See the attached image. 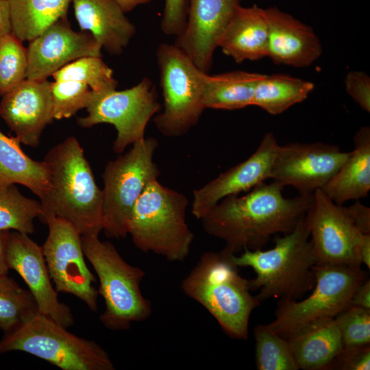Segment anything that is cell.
Masks as SVG:
<instances>
[{
	"label": "cell",
	"instance_id": "1",
	"mask_svg": "<svg viewBox=\"0 0 370 370\" xmlns=\"http://www.w3.org/2000/svg\"><path fill=\"white\" fill-rule=\"evenodd\" d=\"M284 187L264 182L243 196L225 197L201 218L204 231L234 254L262 249L271 236L292 232L312 204L313 194L286 198Z\"/></svg>",
	"mask_w": 370,
	"mask_h": 370
},
{
	"label": "cell",
	"instance_id": "2",
	"mask_svg": "<svg viewBox=\"0 0 370 370\" xmlns=\"http://www.w3.org/2000/svg\"><path fill=\"white\" fill-rule=\"evenodd\" d=\"M44 161L49 188L40 201L43 217L51 214L70 223L81 234L103 230V193L97 186L83 148L75 136L51 147Z\"/></svg>",
	"mask_w": 370,
	"mask_h": 370
},
{
	"label": "cell",
	"instance_id": "3",
	"mask_svg": "<svg viewBox=\"0 0 370 370\" xmlns=\"http://www.w3.org/2000/svg\"><path fill=\"white\" fill-rule=\"evenodd\" d=\"M232 253H203L181 282L182 292L204 306L230 337L246 340L253 310L260 303L252 296L249 280L243 278Z\"/></svg>",
	"mask_w": 370,
	"mask_h": 370
},
{
	"label": "cell",
	"instance_id": "4",
	"mask_svg": "<svg viewBox=\"0 0 370 370\" xmlns=\"http://www.w3.org/2000/svg\"><path fill=\"white\" fill-rule=\"evenodd\" d=\"M304 218L292 232L276 236L274 247L245 249L239 256L234 255L238 267H249L255 271L249 283L251 291L260 290L255 296L260 303L271 298L297 301L313 289L317 260Z\"/></svg>",
	"mask_w": 370,
	"mask_h": 370
},
{
	"label": "cell",
	"instance_id": "5",
	"mask_svg": "<svg viewBox=\"0 0 370 370\" xmlns=\"http://www.w3.org/2000/svg\"><path fill=\"white\" fill-rule=\"evenodd\" d=\"M188 205L184 194L151 182L136 203L129 225L136 247L170 262L184 261L194 238L186 222Z\"/></svg>",
	"mask_w": 370,
	"mask_h": 370
},
{
	"label": "cell",
	"instance_id": "6",
	"mask_svg": "<svg viewBox=\"0 0 370 370\" xmlns=\"http://www.w3.org/2000/svg\"><path fill=\"white\" fill-rule=\"evenodd\" d=\"M81 238L84 256L99 281L98 292L105 303L99 317L103 325L110 330H125L133 323L149 319L152 305L140 288L145 272L127 262L111 243L100 241L99 235Z\"/></svg>",
	"mask_w": 370,
	"mask_h": 370
},
{
	"label": "cell",
	"instance_id": "7",
	"mask_svg": "<svg viewBox=\"0 0 370 370\" xmlns=\"http://www.w3.org/2000/svg\"><path fill=\"white\" fill-rule=\"evenodd\" d=\"M28 353L62 370H114L108 353L94 341L69 332L66 328L39 312L3 333L0 354Z\"/></svg>",
	"mask_w": 370,
	"mask_h": 370
},
{
	"label": "cell",
	"instance_id": "8",
	"mask_svg": "<svg viewBox=\"0 0 370 370\" xmlns=\"http://www.w3.org/2000/svg\"><path fill=\"white\" fill-rule=\"evenodd\" d=\"M158 140H138L116 159L109 161L102 174L103 230L109 238H125L136 203L147 186L158 180L160 171L153 161Z\"/></svg>",
	"mask_w": 370,
	"mask_h": 370
},
{
	"label": "cell",
	"instance_id": "9",
	"mask_svg": "<svg viewBox=\"0 0 370 370\" xmlns=\"http://www.w3.org/2000/svg\"><path fill=\"white\" fill-rule=\"evenodd\" d=\"M164 108L153 119L166 137L186 134L199 120L203 104V82L206 73L175 45L162 43L156 51Z\"/></svg>",
	"mask_w": 370,
	"mask_h": 370
},
{
	"label": "cell",
	"instance_id": "10",
	"mask_svg": "<svg viewBox=\"0 0 370 370\" xmlns=\"http://www.w3.org/2000/svg\"><path fill=\"white\" fill-rule=\"evenodd\" d=\"M315 284L306 299L280 300L275 319L266 326L288 338L307 325L334 318L351 306L352 297L360 284L368 279L362 269L337 265H315Z\"/></svg>",
	"mask_w": 370,
	"mask_h": 370
},
{
	"label": "cell",
	"instance_id": "11",
	"mask_svg": "<svg viewBox=\"0 0 370 370\" xmlns=\"http://www.w3.org/2000/svg\"><path fill=\"white\" fill-rule=\"evenodd\" d=\"M160 109L156 88L149 78L145 77L123 90L92 92L86 108L87 115L77 118V122L83 127L100 123L114 125L117 134L113 151L123 153L127 147L145 138L149 121Z\"/></svg>",
	"mask_w": 370,
	"mask_h": 370
},
{
	"label": "cell",
	"instance_id": "12",
	"mask_svg": "<svg viewBox=\"0 0 370 370\" xmlns=\"http://www.w3.org/2000/svg\"><path fill=\"white\" fill-rule=\"evenodd\" d=\"M42 221L49 232L41 248L56 291L75 296L97 312L99 292L84 260L81 234L70 223L53 215L45 216Z\"/></svg>",
	"mask_w": 370,
	"mask_h": 370
},
{
	"label": "cell",
	"instance_id": "13",
	"mask_svg": "<svg viewBox=\"0 0 370 370\" xmlns=\"http://www.w3.org/2000/svg\"><path fill=\"white\" fill-rule=\"evenodd\" d=\"M317 265L361 269L359 249L362 234L349 217L346 208L334 203L322 189L313 193L304 216Z\"/></svg>",
	"mask_w": 370,
	"mask_h": 370
},
{
	"label": "cell",
	"instance_id": "14",
	"mask_svg": "<svg viewBox=\"0 0 370 370\" xmlns=\"http://www.w3.org/2000/svg\"><path fill=\"white\" fill-rule=\"evenodd\" d=\"M350 151L336 145L315 142L280 145L271 179L299 194L312 195L322 189L347 159Z\"/></svg>",
	"mask_w": 370,
	"mask_h": 370
},
{
	"label": "cell",
	"instance_id": "15",
	"mask_svg": "<svg viewBox=\"0 0 370 370\" xmlns=\"http://www.w3.org/2000/svg\"><path fill=\"white\" fill-rule=\"evenodd\" d=\"M7 262L10 269L16 271L26 283L39 313L66 328L74 324L71 308L58 299L41 247L29 234L10 232Z\"/></svg>",
	"mask_w": 370,
	"mask_h": 370
},
{
	"label": "cell",
	"instance_id": "16",
	"mask_svg": "<svg viewBox=\"0 0 370 370\" xmlns=\"http://www.w3.org/2000/svg\"><path fill=\"white\" fill-rule=\"evenodd\" d=\"M271 132L266 134L256 151L240 162L193 192L192 213L201 219L225 197L248 192L271 179V169L279 148Z\"/></svg>",
	"mask_w": 370,
	"mask_h": 370
},
{
	"label": "cell",
	"instance_id": "17",
	"mask_svg": "<svg viewBox=\"0 0 370 370\" xmlns=\"http://www.w3.org/2000/svg\"><path fill=\"white\" fill-rule=\"evenodd\" d=\"M29 42L27 79H47L75 60L101 57L102 48L92 35L73 30L67 19L58 20Z\"/></svg>",
	"mask_w": 370,
	"mask_h": 370
},
{
	"label": "cell",
	"instance_id": "18",
	"mask_svg": "<svg viewBox=\"0 0 370 370\" xmlns=\"http://www.w3.org/2000/svg\"><path fill=\"white\" fill-rule=\"evenodd\" d=\"M242 0H188L187 21L174 44L208 73L213 54Z\"/></svg>",
	"mask_w": 370,
	"mask_h": 370
},
{
	"label": "cell",
	"instance_id": "19",
	"mask_svg": "<svg viewBox=\"0 0 370 370\" xmlns=\"http://www.w3.org/2000/svg\"><path fill=\"white\" fill-rule=\"evenodd\" d=\"M2 96L1 117L21 143L36 147L54 120L51 82L25 79Z\"/></svg>",
	"mask_w": 370,
	"mask_h": 370
},
{
	"label": "cell",
	"instance_id": "20",
	"mask_svg": "<svg viewBox=\"0 0 370 370\" xmlns=\"http://www.w3.org/2000/svg\"><path fill=\"white\" fill-rule=\"evenodd\" d=\"M268 23L267 57L273 62L306 67L322 53L313 29L276 7L264 9Z\"/></svg>",
	"mask_w": 370,
	"mask_h": 370
},
{
	"label": "cell",
	"instance_id": "21",
	"mask_svg": "<svg viewBox=\"0 0 370 370\" xmlns=\"http://www.w3.org/2000/svg\"><path fill=\"white\" fill-rule=\"evenodd\" d=\"M82 31L90 33L110 54H119L136 33L134 25L115 0H73Z\"/></svg>",
	"mask_w": 370,
	"mask_h": 370
},
{
	"label": "cell",
	"instance_id": "22",
	"mask_svg": "<svg viewBox=\"0 0 370 370\" xmlns=\"http://www.w3.org/2000/svg\"><path fill=\"white\" fill-rule=\"evenodd\" d=\"M268 23L264 9L239 5L221 38L223 52L240 63L267 57Z\"/></svg>",
	"mask_w": 370,
	"mask_h": 370
},
{
	"label": "cell",
	"instance_id": "23",
	"mask_svg": "<svg viewBox=\"0 0 370 370\" xmlns=\"http://www.w3.org/2000/svg\"><path fill=\"white\" fill-rule=\"evenodd\" d=\"M354 149L336 173L322 188L334 203L360 200L370 191V128L360 127L354 137Z\"/></svg>",
	"mask_w": 370,
	"mask_h": 370
},
{
	"label": "cell",
	"instance_id": "24",
	"mask_svg": "<svg viewBox=\"0 0 370 370\" xmlns=\"http://www.w3.org/2000/svg\"><path fill=\"white\" fill-rule=\"evenodd\" d=\"M287 340L299 369L325 370L343 349L334 318L321 319L304 327Z\"/></svg>",
	"mask_w": 370,
	"mask_h": 370
},
{
	"label": "cell",
	"instance_id": "25",
	"mask_svg": "<svg viewBox=\"0 0 370 370\" xmlns=\"http://www.w3.org/2000/svg\"><path fill=\"white\" fill-rule=\"evenodd\" d=\"M16 136L0 130V185L20 184L29 188L41 201L49 188L47 163L28 156Z\"/></svg>",
	"mask_w": 370,
	"mask_h": 370
},
{
	"label": "cell",
	"instance_id": "26",
	"mask_svg": "<svg viewBox=\"0 0 370 370\" xmlns=\"http://www.w3.org/2000/svg\"><path fill=\"white\" fill-rule=\"evenodd\" d=\"M264 74L236 71L209 75L203 82L206 108L234 110L251 106L255 86Z\"/></svg>",
	"mask_w": 370,
	"mask_h": 370
},
{
	"label": "cell",
	"instance_id": "27",
	"mask_svg": "<svg viewBox=\"0 0 370 370\" xmlns=\"http://www.w3.org/2000/svg\"><path fill=\"white\" fill-rule=\"evenodd\" d=\"M12 34L23 41H31L60 19H67L73 0H8Z\"/></svg>",
	"mask_w": 370,
	"mask_h": 370
},
{
	"label": "cell",
	"instance_id": "28",
	"mask_svg": "<svg viewBox=\"0 0 370 370\" xmlns=\"http://www.w3.org/2000/svg\"><path fill=\"white\" fill-rule=\"evenodd\" d=\"M314 88L312 82L288 75L264 74L255 86L251 106L280 114L304 101Z\"/></svg>",
	"mask_w": 370,
	"mask_h": 370
},
{
	"label": "cell",
	"instance_id": "29",
	"mask_svg": "<svg viewBox=\"0 0 370 370\" xmlns=\"http://www.w3.org/2000/svg\"><path fill=\"white\" fill-rule=\"evenodd\" d=\"M42 214L40 202L23 195L16 184L0 185V230L32 234L34 219Z\"/></svg>",
	"mask_w": 370,
	"mask_h": 370
},
{
	"label": "cell",
	"instance_id": "30",
	"mask_svg": "<svg viewBox=\"0 0 370 370\" xmlns=\"http://www.w3.org/2000/svg\"><path fill=\"white\" fill-rule=\"evenodd\" d=\"M38 312L29 289L22 288L8 274L0 275V330L8 332Z\"/></svg>",
	"mask_w": 370,
	"mask_h": 370
},
{
	"label": "cell",
	"instance_id": "31",
	"mask_svg": "<svg viewBox=\"0 0 370 370\" xmlns=\"http://www.w3.org/2000/svg\"><path fill=\"white\" fill-rule=\"evenodd\" d=\"M256 366L258 370H298L288 341L266 325L254 328Z\"/></svg>",
	"mask_w": 370,
	"mask_h": 370
},
{
	"label": "cell",
	"instance_id": "32",
	"mask_svg": "<svg viewBox=\"0 0 370 370\" xmlns=\"http://www.w3.org/2000/svg\"><path fill=\"white\" fill-rule=\"evenodd\" d=\"M51 76L56 82L77 81L86 84L94 92L116 89L113 71L101 57L87 56L65 65Z\"/></svg>",
	"mask_w": 370,
	"mask_h": 370
},
{
	"label": "cell",
	"instance_id": "33",
	"mask_svg": "<svg viewBox=\"0 0 370 370\" xmlns=\"http://www.w3.org/2000/svg\"><path fill=\"white\" fill-rule=\"evenodd\" d=\"M27 50L13 34L0 38V95H3L27 77Z\"/></svg>",
	"mask_w": 370,
	"mask_h": 370
},
{
	"label": "cell",
	"instance_id": "34",
	"mask_svg": "<svg viewBox=\"0 0 370 370\" xmlns=\"http://www.w3.org/2000/svg\"><path fill=\"white\" fill-rule=\"evenodd\" d=\"M54 119H68L86 108L92 92L85 84L77 81L51 82Z\"/></svg>",
	"mask_w": 370,
	"mask_h": 370
},
{
	"label": "cell",
	"instance_id": "35",
	"mask_svg": "<svg viewBox=\"0 0 370 370\" xmlns=\"http://www.w3.org/2000/svg\"><path fill=\"white\" fill-rule=\"evenodd\" d=\"M334 320L343 347L370 345V309L350 306L338 313Z\"/></svg>",
	"mask_w": 370,
	"mask_h": 370
},
{
	"label": "cell",
	"instance_id": "36",
	"mask_svg": "<svg viewBox=\"0 0 370 370\" xmlns=\"http://www.w3.org/2000/svg\"><path fill=\"white\" fill-rule=\"evenodd\" d=\"M188 12V0H164L160 23L162 32L168 36H178L184 31Z\"/></svg>",
	"mask_w": 370,
	"mask_h": 370
},
{
	"label": "cell",
	"instance_id": "37",
	"mask_svg": "<svg viewBox=\"0 0 370 370\" xmlns=\"http://www.w3.org/2000/svg\"><path fill=\"white\" fill-rule=\"evenodd\" d=\"M327 369L369 370L370 345L343 347Z\"/></svg>",
	"mask_w": 370,
	"mask_h": 370
},
{
	"label": "cell",
	"instance_id": "38",
	"mask_svg": "<svg viewBox=\"0 0 370 370\" xmlns=\"http://www.w3.org/2000/svg\"><path fill=\"white\" fill-rule=\"evenodd\" d=\"M347 92L367 112H370V78L362 71H351L345 79Z\"/></svg>",
	"mask_w": 370,
	"mask_h": 370
},
{
	"label": "cell",
	"instance_id": "39",
	"mask_svg": "<svg viewBox=\"0 0 370 370\" xmlns=\"http://www.w3.org/2000/svg\"><path fill=\"white\" fill-rule=\"evenodd\" d=\"M346 208V211L354 226L362 234H370V208L360 200Z\"/></svg>",
	"mask_w": 370,
	"mask_h": 370
},
{
	"label": "cell",
	"instance_id": "40",
	"mask_svg": "<svg viewBox=\"0 0 370 370\" xmlns=\"http://www.w3.org/2000/svg\"><path fill=\"white\" fill-rule=\"evenodd\" d=\"M351 306L370 309V280L364 281L355 291L351 300Z\"/></svg>",
	"mask_w": 370,
	"mask_h": 370
},
{
	"label": "cell",
	"instance_id": "41",
	"mask_svg": "<svg viewBox=\"0 0 370 370\" xmlns=\"http://www.w3.org/2000/svg\"><path fill=\"white\" fill-rule=\"evenodd\" d=\"M12 33L10 8L8 0H0V38Z\"/></svg>",
	"mask_w": 370,
	"mask_h": 370
},
{
	"label": "cell",
	"instance_id": "42",
	"mask_svg": "<svg viewBox=\"0 0 370 370\" xmlns=\"http://www.w3.org/2000/svg\"><path fill=\"white\" fill-rule=\"evenodd\" d=\"M10 230H0V275L8 274L10 268L7 262V249Z\"/></svg>",
	"mask_w": 370,
	"mask_h": 370
},
{
	"label": "cell",
	"instance_id": "43",
	"mask_svg": "<svg viewBox=\"0 0 370 370\" xmlns=\"http://www.w3.org/2000/svg\"><path fill=\"white\" fill-rule=\"evenodd\" d=\"M360 260L362 264L370 269V234H362L359 249Z\"/></svg>",
	"mask_w": 370,
	"mask_h": 370
},
{
	"label": "cell",
	"instance_id": "44",
	"mask_svg": "<svg viewBox=\"0 0 370 370\" xmlns=\"http://www.w3.org/2000/svg\"><path fill=\"white\" fill-rule=\"evenodd\" d=\"M123 12H127L140 5L149 3L151 0H115Z\"/></svg>",
	"mask_w": 370,
	"mask_h": 370
}]
</instances>
